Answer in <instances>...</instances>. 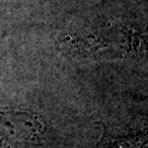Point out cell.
Here are the masks:
<instances>
[{"label": "cell", "mask_w": 148, "mask_h": 148, "mask_svg": "<svg viewBox=\"0 0 148 148\" xmlns=\"http://www.w3.org/2000/svg\"><path fill=\"white\" fill-rule=\"evenodd\" d=\"M42 131L43 125L36 115L0 108V148L36 143Z\"/></svg>", "instance_id": "1"}]
</instances>
